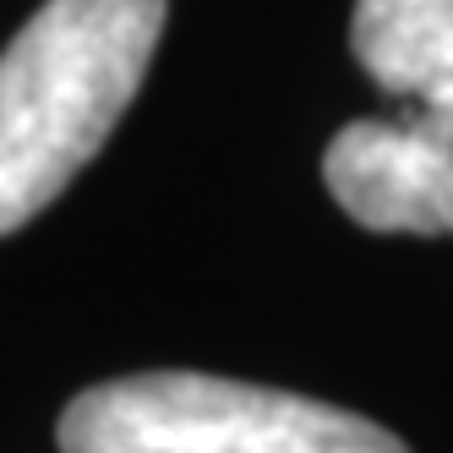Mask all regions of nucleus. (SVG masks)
<instances>
[{
    "label": "nucleus",
    "instance_id": "4",
    "mask_svg": "<svg viewBox=\"0 0 453 453\" xmlns=\"http://www.w3.org/2000/svg\"><path fill=\"white\" fill-rule=\"evenodd\" d=\"M349 55L388 99H410L404 126L453 148V0H355Z\"/></svg>",
    "mask_w": 453,
    "mask_h": 453
},
{
    "label": "nucleus",
    "instance_id": "3",
    "mask_svg": "<svg viewBox=\"0 0 453 453\" xmlns=\"http://www.w3.org/2000/svg\"><path fill=\"white\" fill-rule=\"evenodd\" d=\"M334 203L377 235H453V148L404 120H349L322 153Z\"/></svg>",
    "mask_w": 453,
    "mask_h": 453
},
{
    "label": "nucleus",
    "instance_id": "1",
    "mask_svg": "<svg viewBox=\"0 0 453 453\" xmlns=\"http://www.w3.org/2000/svg\"><path fill=\"white\" fill-rule=\"evenodd\" d=\"M170 0H44L0 50V235L66 191L153 66Z\"/></svg>",
    "mask_w": 453,
    "mask_h": 453
},
{
    "label": "nucleus",
    "instance_id": "2",
    "mask_svg": "<svg viewBox=\"0 0 453 453\" xmlns=\"http://www.w3.org/2000/svg\"><path fill=\"white\" fill-rule=\"evenodd\" d=\"M60 453H410L388 426L284 388L208 372H137L77 394Z\"/></svg>",
    "mask_w": 453,
    "mask_h": 453
}]
</instances>
